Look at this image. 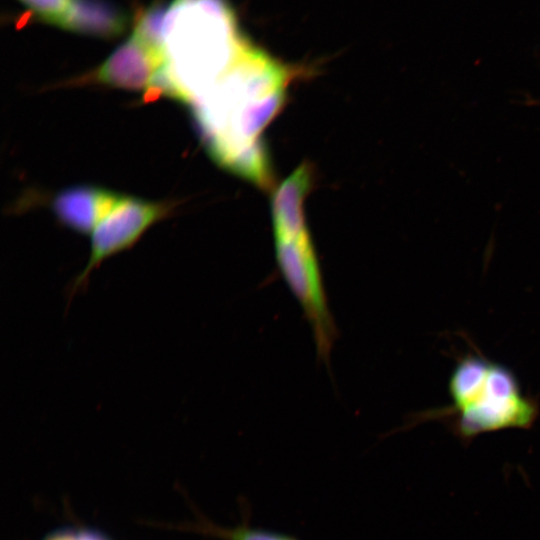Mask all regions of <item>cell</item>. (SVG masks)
Returning <instances> with one entry per match:
<instances>
[{
	"label": "cell",
	"mask_w": 540,
	"mask_h": 540,
	"mask_svg": "<svg viewBox=\"0 0 540 540\" xmlns=\"http://www.w3.org/2000/svg\"><path fill=\"white\" fill-rule=\"evenodd\" d=\"M296 70L245 40L229 66L192 103L214 161L260 187L271 184L261 134L282 107Z\"/></svg>",
	"instance_id": "6da1fadb"
},
{
	"label": "cell",
	"mask_w": 540,
	"mask_h": 540,
	"mask_svg": "<svg viewBox=\"0 0 540 540\" xmlns=\"http://www.w3.org/2000/svg\"><path fill=\"white\" fill-rule=\"evenodd\" d=\"M247 36L226 0H174L163 23L166 69L182 103L205 91Z\"/></svg>",
	"instance_id": "7a4b0ae2"
},
{
	"label": "cell",
	"mask_w": 540,
	"mask_h": 540,
	"mask_svg": "<svg viewBox=\"0 0 540 540\" xmlns=\"http://www.w3.org/2000/svg\"><path fill=\"white\" fill-rule=\"evenodd\" d=\"M450 405L427 412L418 420H447L452 433L469 444L483 433L528 429L536 421V400L523 393L515 374L505 365L468 353L455 365L448 382Z\"/></svg>",
	"instance_id": "3957f363"
},
{
	"label": "cell",
	"mask_w": 540,
	"mask_h": 540,
	"mask_svg": "<svg viewBox=\"0 0 540 540\" xmlns=\"http://www.w3.org/2000/svg\"><path fill=\"white\" fill-rule=\"evenodd\" d=\"M173 207L174 203L168 201H148L123 195L91 233L90 255L86 266L70 285L69 299L87 287L91 273L103 261L133 246L151 225L165 218Z\"/></svg>",
	"instance_id": "277c9868"
},
{
	"label": "cell",
	"mask_w": 540,
	"mask_h": 540,
	"mask_svg": "<svg viewBox=\"0 0 540 540\" xmlns=\"http://www.w3.org/2000/svg\"><path fill=\"white\" fill-rule=\"evenodd\" d=\"M166 62L164 49L153 47L132 33L101 65L75 79L74 84H100L146 94Z\"/></svg>",
	"instance_id": "5b68a950"
},
{
	"label": "cell",
	"mask_w": 540,
	"mask_h": 540,
	"mask_svg": "<svg viewBox=\"0 0 540 540\" xmlns=\"http://www.w3.org/2000/svg\"><path fill=\"white\" fill-rule=\"evenodd\" d=\"M122 196L97 186L77 185L57 192L51 199L50 208L66 228L91 235Z\"/></svg>",
	"instance_id": "8992f818"
},
{
	"label": "cell",
	"mask_w": 540,
	"mask_h": 540,
	"mask_svg": "<svg viewBox=\"0 0 540 540\" xmlns=\"http://www.w3.org/2000/svg\"><path fill=\"white\" fill-rule=\"evenodd\" d=\"M311 183V168L302 164L274 192L271 201L274 238L309 233L305 221L304 199Z\"/></svg>",
	"instance_id": "52a82bcc"
},
{
	"label": "cell",
	"mask_w": 540,
	"mask_h": 540,
	"mask_svg": "<svg viewBox=\"0 0 540 540\" xmlns=\"http://www.w3.org/2000/svg\"><path fill=\"white\" fill-rule=\"evenodd\" d=\"M129 24V15L107 0H73L59 27L85 35L114 38Z\"/></svg>",
	"instance_id": "ba28073f"
},
{
	"label": "cell",
	"mask_w": 540,
	"mask_h": 540,
	"mask_svg": "<svg viewBox=\"0 0 540 540\" xmlns=\"http://www.w3.org/2000/svg\"><path fill=\"white\" fill-rule=\"evenodd\" d=\"M191 529L221 540H300L287 533L252 526L249 521L225 527L207 519H200Z\"/></svg>",
	"instance_id": "9c48e42d"
},
{
	"label": "cell",
	"mask_w": 540,
	"mask_h": 540,
	"mask_svg": "<svg viewBox=\"0 0 540 540\" xmlns=\"http://www.w3.org/2000/svg\"><path fill=\"white\" fill-rule=\"evenodd\" d=\"M40 20L60 26L73 0H20Z\"/></svg>",
	"instance_id": "30bf717a"
},
{
	"label": "cell",
	"mask_w": 540,
	"mask_h": 540,
	"mask_svg": "<svg viewBox=\"0 0 540 540\" xmlns=\"http://www.w3.org/2000/svg\"><path fill=\"white\" fill-rule=\"evenodd\" d=\"M42 540H110L105 534L90 528L63 527L47 534Z\"/></svg>",
	"instance_id": "8fae6325"
}]
</instances>
